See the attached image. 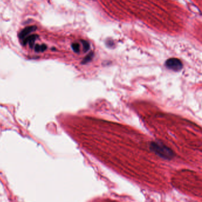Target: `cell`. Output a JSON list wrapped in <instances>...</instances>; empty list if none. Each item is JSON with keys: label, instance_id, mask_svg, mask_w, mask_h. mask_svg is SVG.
Wrapping results in <instances>:
<instances>
[{"label": "cell", "instance_id": "3", "mask_svg": "<svg viewBox=\"0 0 202 202\" xmlns=\"http://www.w3.org/2000/svg\"><path fill=\"white\" fill-rule=\"evenodd\" d=\"M36 29V26H29L24 29L19 34V38L20 39H24L29 34L35 31Z\"/></svg>", "mask_w": 202, "mask_h": 202}, {"label": "cell", "instance_id": "2", "mask_svg": "<svg viewBox=\"0 0 202 202\" xmlns=\"http://www.w3.org/2000/svg\"><path fill=\"white\" fill-rule=\"evenodd\" d=\"M166 67L171 70L179 71L183 68V63L177 58H170L165 62Z\"/></svg>", "mask_w": 202, "mask_h": 202}, {"label": "cell", "instance_id": "5", "mask_svg": "<svg viewBox=\"0 0 202 202\" xmlns=\"http://www.w3.org/2000/svg\"><path fill=\"white\" fill-rule=\"evenodd\" d=\"M47 49V46L46 45H36L34 47V50L36 52H44Z\"/></svg>", "mask_w": 202, "mask_h": 202}, {"label": "cell", "instance_id": "1", "mask_svg": "<svg viewBox=\"0 0 202 202\" xmlns=\"http://www.w3.org/2000/svg\"><path fill=\"white\" fill-rule=\"evenodd\" d=\"M150 147L151 150L157 155L165 159H171L174 156L173 152L170 148L160 143L152 142Z\"/></svg>", "mask_w": 202, "mask_h": 202}, {"label": "cell", "instance_id": "6", "mask_svg": "<svg viewBox=\"0 0 202 202\" xmlns=\"http://www.w3.org/2000/svg\"><path fill=\"white\" fill-rule=\"evenodd\" d=\"M93 57V52H91L90 54L88 55L84 58V59L82 62V63H86L90 62L92 59Z\"/></svg>", "mask_w": 202, "mask_h": 202}, {"label": "cell", "instance_id": "8", "mask_svg": "<svg viewBox=\"0 0 202 202\" xmlns=\"http://www.w3.org/2000/svg\"><path fill=\"white\" fill-rule=\"evenodd\" d=\"M72 50L75 52V53H78L79 52V45L77 43H74L72 45Z\"/></svg>", "mask_w": 202, "mask_h": 202}, {"label": "cell", "instance_id": "4", "mask_svg": "<svg viewBox=\"0 0 202 202\" xmlns=\"http://www.w3.org/2000/svg\"><path fill=\"white\" fill-rule=\"evenodd\" d=\"M38 35H35V34H33L31 36H29V37L24 38V40L23 41L24 45H26L27 43L29 44L31 48H33L34 46V44L35 42V40L38 38Z\"/></svg>", "mask_w": 202, "mask_h": 202}, {"label": "cell", "instance_id": "7", "mask_svg": "<svg viewBox=\"0 0 202 202\" xmlns=\"http://www.w3.org/2000/svg\"><path fill=\"white\" fill-rule=\"evenodd\" d=\"M82 43H83V49H84V52H87L89 49H90V44L88 42H87L86 40H81Z\"/></svg>", "mask_w": 202, "mask_h": 202}]
</instances>
